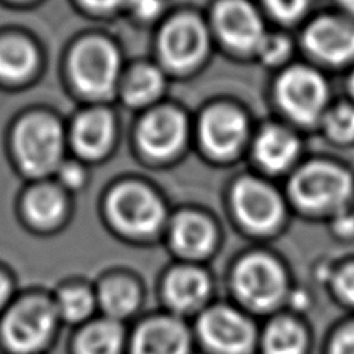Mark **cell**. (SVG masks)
Returning a JSON list of instances; mask_svg holds the SVG:
<instances>
[{
	"label": "cell",
	"mask_w": 354,
	"mask_h": 354,
	"mask_svg": "<svg viewBox=\"0 0 354 354\" xmlns=\"http://www.w3.org/2000/svg\"><path fill=\"white\" fill-rule=\"evenodd\" d=\"M10 292H11L10 283L2 277V274H0V309L7 304L8 298H10Z\"/></svg>",
	"instance_id": "cell-35"
},
{
	"label": "cell",
	"mask_w": 354,
	"mask_h": 354,
	"mask_svg": "<svg viewBox=\"0 0 354 354\" xmlns=\"http://www.w3.org/2000/svg\"><path fill=\"white\" fill-rule=\"evenodd\" d=\"M175 248L189 258H203L216 242V231L207 218L198 214H183L174 225Z\"/></svg>",
	"instance_id": "cell-21"
},
{
	"label": "cell",
	"mask_w": 354,
	"mask_h": 354,
	"mask_svg": "<svg viewBox=\"0 0 354 354\" xmlns=\"http://www.w3.org/2000/svg\"><path fill=\"white\" fill-rule=\"evenodd\" d=\"M201 140L206 150L218 158L236 153L247 136V120L239 109L218 105L205 113L201 119Z\"/></svg>",
	"instance_id": "cell-14"
},
{
	"label": "cell",
	"mask_w": 354,
	"mask_h": 354,
	"mask_svg": "<svg viewBox=\"0 0 354 354\" xmlns=\"http://www.w3.org/2000/svg\"><path fill=\"white\" fill-rule=\"evenodd\" d=\"M194 337L176 319L158 317L140 325L128 344L130 354H192Z\"/></svg>",
	"instance_id": "cell-13"
},
{
	"label": "cell",
	"mask_w": 354,
	"mask_h": 354,
	"mask_svg": "<svg viewBox=\"0 0 354 354\" xmlns=\"http://www.w3.org/2000/svg\"><path fill=\"white\" fill-rule=\"evenodd\" d=\"M134 10L142 17H151L160 10V2L158 0H133Z\"/></svg>",
	"instance_id": "cell-33"
},
{
	"label": "cell",
	"mask_w": 354,
	"mask_h": 354,
	"mask_svg": "<svg viewBox=\"0 0 354 354\" xmlns=\"http://www.w3.org/2000/svg\"><path fill=\"white\" fill-rule=\"evenodd\" d=\"M166 298L174 310L191 314L206 303L211 294V281L198 268L181 267L166 281Z\"/></svg>",
	"instance_id": "cell-17"
},
{
	"label": "cell",
	"mask_w": 354,
	"mask_h": 354,
	"mask_svg": "<svg viewBox=\"0 0 354 354\" xmlns=\"http://www.w3.org/2000/svg\"><path fill=\"white\" fill-rule=\"evenodd\" d=\"M57 314L67 323H82L94 313L95 301L89 290L75 288L59 294L57 303Z\"/></svg>",
	"instance_id": "cell-26"
},
{
	"label": "cell",
	"mask_w": 354,
	"mask_h": 354,
	"mask_svg": "<svg viewBox=\"0 0 354 354\" xmlns=\"http://www.w3.org/2000/svg\"><path fill=\"white\" fill-rule=\"evenodd\" d=\"M113 134L111 115L94 109L78 118L74 128V144L83 156L99 158L108 151Z\"/></svg>",
	"instance_id": "cell-20"
},
{
	"label": "cell",
	"mask_w": 354,
	"mask_h": 354,
	"mask_svg": "<svg viewBox=\"0 0 354 354\" xmlns=\"http://www.w3.org/2000/svg\"><path fill=\"white\" fill-rule=\"evenodd\" d=\"M233 289L237 300L250 313L272 314L289 294L288 274L272 256L253 253L236 266Z\"/></svg>",
	"instance_id": "cell-1"
},
{
	"label": "cell",
	"mask_w": 354,
	"mask_h": 354,
	"mask_svg": "<svg viewBox=\"0 0 354 354\" xmlns=\"http://www.w3.org/2000/svg\"><path fill=\"white\" fill-rule=\"evenodd\" d=\"M99 303L106 319L122 322L136 313L139 306V290L128 279H111L102 286Z\"/></svg>",
	"instance_id": "cell-22"
},
{
	"label": "cell",
	"mask_w": 354,
	"mask_h": 354,
	"mask_svg": "<svg viewBox=\"0 0 354 354\" xmlns=\"http://www.w3.org/2000/svg\"><path fill=\"white\" fill-rule=\"evenodd\" d=\"M234 211L239 221L256 233H267L278 227L284 206L277 191L256 178H242L234 186Z\"/></svg>",
	"instance_id": "cell-9"
},
{
	"label": "cell",
	"mask_w": 354,
	"mask_h": 354,
	"mask_svg": "<svg viewBox=\"0 0 354 354\" xmlns=\"http://www.w3.org/2000/svg\"><path fill=\"white\" fill-rule=\"evenodd\" d=\"M333 289L342 303L354 308V264L342 267L334 274Z\"/></svg>",
	"instance_id": "cell-31"
},
{
	"label": "cell",
	"mask_w": 354,
	"mask_h": 354,
	"mask_svg": "<svg viewBox=\"0 0 354 354\" xmlns=\"http://www.w3.org/2000/svg\"><path fill=\"white\" fill-rule=\"evenodd\" d=\"M160 48L170 67L178 71L191 69L207 50L206 28L194 16L176 17L164 28Z\"/></svg>",
	"instance_id": "cell-10"
},
{
	"label": "cell",
	"mask_w": 354,
	"mask_h": 354,
	"mask_svg": "<svg viewBox=\"0 0 354 354\" xmlns=\"http://www.w3.org/2000/svg\"><path fill=\"white\" fill-rule=\"evenodd\" d=\"M109 216L120 230L130 234H150L161 227L164 207L147 187L124 185L109 197Z\"/></svg>",
	"instance_id": "cell-8"
},
{
	"label": "cell",
	"mask_w": 354,
	"mask_h": 354,
	"mask_svg": "<svg viewBox=\"0 0 354 354\" xmlns=\"http://www.w3.org/2000/svg\"><path fill=\"white\" fill-rule=\"evenodd\" d=\"M84 3H88L89 7L99 8V10H113L122 7L125 3H133V0H84Z\"/></svg>",
	"instance_id": "cell-34"
},
{
	"label": "cell",
	"mask_w": 354,
	"mask_h": 354,
	"mask_svg": "<svg viewBox=\"0 0 354 354\" xmlns=\"http://www.w3.org/2000/svg\"><path fill=\"white\" fill-rule=\"evenodd\" d=\"M289 191L303 209H337L351 197L353 178L344 167L333 162L310 161L292 176Z\"/></svg>",
	"instance_id": "cell-4"
},
{
	"label": "cell",
	"mask_w": 354,
	"mask_h": 354,
	"mask_svg": "<svg viewBox=\"0 0 354 354\" xmlns=\"http://www.w3.org/2000/svg\"><path fill=\"white\" fill-rule=\"evenodd\" d=\"M162 75L155 67H138L131 72L125 84V100L130 105H145L153 102L162 91Z\"/></svg>",
	"instance_id": "cell-25"
},
{
	"label": "cell",
	"mask_w": 354,
	"mask_h": 354,
	"mask_svg": "<svg viewBox=\"0 0 354 354\" xmlns=\"http://www.w3.org/2000/svg\"><path fill=\"white\" fill-rule=\"evenodd\" d=\"M36 66V52L30 42L21 38L0 41V77L19 82L32 74Z\"/></svg>",
	"instance_id": "cell-23"
},
{
	"label": "cell",
	"mask_w": 354,
	"mask_h": 354,
	"mask_svg": "<svg viewBox=\"0 0 354 354\" xmlns=\"http://www.w3.org/2000/svg\"><path fill=\"white\" fill-rule=\"evenodd\" d=\"M320 354H354V319L345 320L328 331Z\"/></svg>",
	"instance_id": "cell-28"
},
{
	"label": "cell",
	"mask_w": 354,
	"mask_h": 354,
	"mask_svg": "<svg viewBox=\"0 0 354 354\" xmlns=\"http://www.w3.org/2000/svg\"><path fill=\"white\" fill-rule=\"evenodd\" d=\"M139 144L145 153L167 158L181 149L186 138V120L174 109H158L139 127Z\"/></svg>",
	"instance_id": "cell-16"
},
{
	"label": "cell",
	"mask_w": 354,
	"mask_h": 354,
	"mask_svg": "<svg viewBox=\"0 0 354 354\" xmlns=\"http://www.w3.org/2000/svg\"><path fill=\"white\" fill-rule=\"evenodd\" d=\"M303 42L314 57L344 64L354 58V24L335 16L317 17L304 30Z\"/></svg>",
	"instance_id": "cell-11"
},
{
	"label": "cell",
	"mask_w": 354,
	"mask_h": 354,
	"mask_svg": "<svg viewBox=\"0 0 354 354\" xmlns=\"http://www.w3.org/2000/svg\"><path fill=\"white\" fill-rule=\"evenodd\" d=\"M72 350L74 354H124L125 329L109 319L93 322L77 334Z\"/></svg>",
	"instance_id": "cell-19"
},
{
	"label": "cell",
	"mask_w": 354,
	"mask_h": 354,
	"mask_svg": "<svg viewBox=\"0 0 354 354\" xmlns=\"http://www.w3.org/2000/svg\"><path fill=\"white\" fill-rule=\"evenodd\" d=\"M339 2L344 5V7L354 15V0H339Z\"/></svg>",
	"instance_id": "cell-36"
},
{
	"label": "cell",
	"mask_w": 354,
	"mask_h": 354,
	"mask_svg": "<svg viewBox=\"0 0 354 354\" xmlns=\"http://www.w3.org/2000/svg\"><path fill=\"white\" fill-rule=\"evenodd\" d=\"M300 140L295 134L278 125L262 128L254 142V155L261 166L270 172H281L295 161Z\"/></svg>",
	"instance_id": "cell-18"
},
{
	"label": "cell",
	"mask_w": 354,
	"mask_h": 354,
	"mask_svg": "<svg viewBox=\"0 0 354 354\" xmlns=\"http://www.w3.org/2000/svg\"><path fill=\"white\" fill-rule=\"evenodd\" d=\"M310 329L300 317L277 314L259 331L258 354H314Z\"/></svg>",
	"instance_id": "cell-15"
},
{
	"label": "cell",
	"mask_w": 354,
	"mask_h": 354,
	"mask_svg": "<svg viewBox=\"0 0 354 354\" xmlns=\"http://www.w3.org/2000/svg\"><path fill=\"white\" fill-rule=\"evenodd\" d=\"M256 52L259 53L261 59L268 66H277L289 57L292 52V42L288 36L281 33L268 35L266 33L264 38L259 42Z\"/></svg>",
	"instance_id": "cell-29"
},
{
	"label": "cell",
	"mask_w": 354,
	"mask_h": 354,
	"mask_svg": "<svg viewBox=\"0 0 354 354\" xmlns=\"http://www.w3.org/2000/svg\"><path fill=\"white\" fill-rule=\"evenodd\" d=\"M72 77L82 93L103 97L111 93L119 75V55L102 39H88L72 55Z\"/></svg>",
	"instance_id": "cell-7"
},
{
	"label": "cell",
	"mask_w": 354,
	"mask_h": 354,
	"mask_svg": "<svg viewBox=\"0 0 354 354\" xmlns=\"http://www.w3.org/2000/svg\"><path fill=\"white\" fill-rule=\"evenodd\" d=\"M277 100L298 124L310 125L320 119L328 102L325 78L308 66H292L277 82Z\"/></svg>",
	"instance_id": "cell-5"
},
{
	"label": "cell",
	"mask_w": 354,
	"mask_h": 354,
	"mask_svg": "<svg viewBox=\"0 0 354 354\" xmlns=\"http://www.w3.org/2000/svg\"><path fill=\"white\" fill-rule=\"evenodd\" d=\"M348 86H350V91H351V94L354 97V72H353L351 77H350V83H348Z\"/></svg>",
	"instance_id": "cell-37"
},
{
	"label": "cell",
	"mask_w": 354,
	"mask_h": 354,
	"mask_svg": "<svg viewBox=\"0 0 354 354\" xmlns=\"http://www.w3.org/2000/svg\"><path fill=\"white\" fill-rule=\"evenodd\" d=\"M259 331L247 313L227 304L205 309L195 326L206 354H258Z\"/></svg>",
	"instance_id": "cell-2"
},
{
	"label": "cell",
	"mask_w": 354,
	"mask_h": 354,
	"mask_svg": "<svg viewBox=\"0 0 354 354\" xmlns=\"http://www.w3.org/2000/svg\"><path fill=\"white\" fill-rule=\"evenodd\" d=\"M325 131L334 142L348 144L354 140V106L340 103L326 113Z\"/></svg>",
	"instance_id": "cell-27"
},
{
	"label": "cell",
	"mask_w": 354,
	"mask_h": 354,
	"mask_svg": "<svg viewBox=\"0 0 354 354\" xmlns=\"http://www.w3.org/2000/svg\"><path fill=\"white\" fill-rule=\"evenodd\" d=\"M214 17L221 38L241 52L256 50L266 35L258 11L245 0H223Z\"/></svg>",
	"instance_id": "cell-12"
},
{
	"label": "cell",
	"mask_w": 354,
	"mask_h": 354,
	"mask_svg": "<svg viewBox=\"0 0 354 354\" xmlns=\"http://www.w3.org/2000/svg\"><path fill=\"white\" fill-rule=\"evenodd\" d=\"M61 176H63L64 185L69 187H78L83 183V172L78 166H74V164H69V166H64L63 170H61Z\"/></svg>",
	"instance_id": "cell-32"
},
{
	"label": "cell",
	"mask_w": 354,
	"mask_h": 354,
	"mask_svg": "<svg viewBox=\"0 0 354 354\" xmlns=\"http://www.w3.org/2000/svg\"><path fill=\"white\" fill-rule=\"evenodd\" d=\"M58 319L53 304L30 298L5 315L0 340L10 354H41L50 345Z\"/></svg>",
	"instance_id": "cell-3"
},
{
	"label": "cell",
	"mask_w": 354,
	"mask_h": 354,
	"mask_svg": "<svg viewBox=\"0 0 354 354\" xmlns=\"http://www.w3.org/2000/svg\"><path fill=\"white\" fill-rule=\"evenodd\" d=\"M26 212L39 227H52L64 212V198L57 189L42 186L35 189L26 198Z\"/></svg>",
	"instance_id": "cell-24"
},
{
	"label": "cell",
	"mask_w": 354,
	"mask_h": 354,
	"mask_svg": "<svg viewBox=\"0 0 354 354\" xmlns=\"http://www.w3.org/2000/svg\"><path fill=\"white\" fill-rule=\"evenodd\" d=\"M264 2L277 19L292 22L306 11L309 0H264Z\"/></svg>",
	"instance_id": "cell-30"
},
{
	"label": "cell",
	"mask_w": 354,
	"mask_h": 354,
	"mask_svg": "<svg viewBox=\"0 0 354 354\" xmlns=\"http://www.w3.org/2000/svg\"><path fill=\"white\" fill-rule=\"evenodd\" d=\"M15 147L22 167L28 174L46 175L58 166L63 151V134L53 119L33 115L17 127Z\"/></svg>",
	"instance_id": "cell-6"
}]
</instances>
